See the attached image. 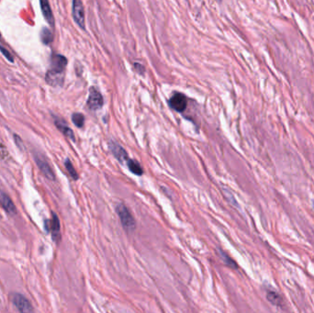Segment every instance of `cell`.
<instances>
[{"instance_id":"obj_1","label":"cell","mask_w":314,"mask_h":313,"mask_svg":"<svg viewBox=\"0 0 314 313\" xmlns=\"http://www.w3.org/2000/svg\"><path fill=\"white\" fill-rule=\"evenodd\" d=\"M116 211L120 217V222L127 232H132L135 229V220L128 208L123 204H119L116 208Z\"/></svg>"},{"instance_id":"obj_2","label":"cell","mask_w":314,"mask_h":313,"mask_svg":"<svg viewBox=\"0 0 314 313\" xmlns=\"http://www.w3.org/2000/svg\"><path fill=\"white\" fill-rule=\"evenodd\" d=\"M10 300L20 313H35L34 308L30 300L20 293H12Z\"/></svg>"},{"instance_id":"obj_3","label":"cell","mask_w":314,"mask_h":313,"mask_svg":"<svg viewBox=\"0 0 314 313\" xmlns=\"http://www.w3.org/2000/svg\"><path fill=\"white\" fill-rule=\"evenodd\" d=\"M65 70L51 67V69L48 70L45 75L46 83L52 86H62L65 81Z\"/></svg>"},{"instance_id":"obj_4","label":"cell","mask_w":314,"mask_h":313,"mask_svg":"<svg viewBox=\"0 0 314 313\" xmlns=\"http://www.w3.org/2000/svg\"><path fill=\"white\" fill-rule=\"evenodd\" d=\"M104 105V99L99 90H96L95 87H90L89 96L86 101V106L90 110L96 111L99 110Z\"/></svg>"},{"instance_id":"obj_5","label":"cell","mask_w":314,"mask_h":313,"mask_svg":"<svg viewBox=\"0 0 314 313\" xmlns=\"http://www.w3.org/2000/svg\"><path fill=\"white\" fill-rule=\"evenodd\" d=\"M72 14H73V18L75 20V23L79 26L81 29L85 30V10H84L83 3L79 0H75L73 2Z\"/></svg>"},{"instance_id":"obj_6","label":"cell","mask_w":314,"mask_h":313,"mask_svg":"<svg viewBox=\"0 0 314 313\" xmlns=\"http://www.w3.org/2000/svg\"><path fill=\"white\" fill-rule=\"evenodd\" d=\"M169 106L177 112H183L188 106L186 96L181 93H174L169 100Z\"/></svg>"},{"instance_id":"obj_7","label":"cell","mask_w":314,"mask_h":313,"mask_svg":"<svg viewBox=\"0 0 314 313\" xmlns=\"http://www.w3.org/2000/svg\"><path fill=\"white\" fill-rule=\"evenodd\" d=\"M45 228L52 234L54 240L55 241L59 240L60 238V220L58 219L56 214L53 213V218L45 221Z\"/></svg>"},{"instance_id":"obj_8","label":"cell","mask_w":314,"mask_h":313,"mask_svg":"<svg viewBox=\"0 0 314 313\" xmlns=\"http://www.w3.org/2000/svg\"><path fill=\"white\" fill-rule=\"evenodd\" d=\"M35 161H36L37 165L39 166L40 172L44 174L46 178H48L49 180H55V175L54 171L52 169L50 164H48V162L42 156H40L39 154H36L35 155Z\"/></svg>"},{"instance_id":"obj_9","label":"cell","mask_w":314,"mask_h":313,"mask_svg":"<svg viewBox=\"0 0 314 313\" xmlns=\"http://www.w3.org/2000/svg\"><path fill=\"white\" fill-rule=\"evenodd\" d=\"M109 146H110V151L114 155L116 159L120 161V163L128 162V160H129L128 154L122 146H120V144H117L115 142H110Z\"/></svg>"},{"instance_id":"obj_10","label":"cell","mask_w":314,"mask_h":313,"mask_svg":"<svg viewBox=\"0 0 314 313\" xmlns=\"http://www.w3.org/2000/svg\"><path fill=\"white\" fill-rule=\"evenodd\" d=\"M0 204L2 208L5 209L6 212H8L10 215H14L17 212L15 204L13 203V201L11 200L9 195L0 192Z\"/></svg>"},{"instance_id":"obj_11","label":"cell","mask_w":314,"mask_h":313,"mask_svg":"<svg viewBox=\"0 0 314 313\" xmlns=\"http://www.w3.org/2000/svg\"><path fill=\"white\" fill-rule=\"evenodd\" d=\"M55 123L57 127V129L60 130L61 132L63 135L66 136L67 138H69L72 141H75V135L73 132L72 129L70 128L68 125L66 124V122H65L63 119H59V118H55Z\"/></svg>"},{"instance_id":"obj_12","label":"cell","mask_w":314,"mask_h":313,"mask_svg":"<svg viewBox=\"0 0 314 313\" xmlns=\"http://www.w3.org/2000/svg\"><path fill=\"white\" fill-rule=\"evenodd\" d=\"M40 5L41 12H42L46 21L51 26L55 25V17H54V14H53V11H52V9H51L49 2L45 1V0H41L40 2Z\"/></svg>"},{"instance_id":"obj_13","label":"cell","mask_w":314,"mask_h":313,"mask_svg":"<svg viewBox=\"0 0 314 313\" xmlns=\"http://www.w3.org/2000/svg\"><path fill=\"white\" fill-rule=\"evenodd\" d=\"M127 165H128V167H129L130 172L136 174V175H142V174H144L143 167L141 166V164H140L137 161L129 159L128 160V162H127Z\"/></svg>"},{"instance_id":"obj_14","label":"cell","mask_w":314,"mask_h":313,"mask_svg":"<svg viewBox=\"0 0 314 313\" xmlns=\"http://www.w3.org/2000/svg\"><path fill=\"white\" fill-rule=\"evenodd\" d=\"M40 40L45 45H49L54 40V35L48 28H43L40 30Z\"/></svg>"},{"instance_id":"obj_15","label":"cell","mask_w":314,"mask_h":313,"mask_svg":"<svg viewBox=\"0 0 314 313\" xmlns=\"http://www.w3.org/2000/svg\"><path fill=\"white\" fill-rule=\"evenodd\" d=\"M266 298L268 299L271 303L274 304L276 306H281L283 304V299L281 298V296L279 293L270 290L266 294Z\"/></svg>"},{"instance_id":"obj_16","label":"cell","mask_w":314,"mask_h":313,"mask_svg":"<svg viewBox=\"0 0 314 313\" xmlns=\"http://www.w3.org/2000/svg\"><path fill=\"white\" fill-rule=\"evenodd\" d=\"M72 121L77 128H82L85 124V116L82 113H74L72 115Z\"/></svg>"},{"instance_id":"obj_17","label":"cell","mask_w":314,"mask_h":313,"mask_svg":"<svg viewBox=\"0 0 314 313\" xmlns=\"http://www.w3.org/2000/svg\"><path fill=\"white\" fill-rule=\"evenodd\" d=\"M65 165V167H66V169L68 171V173H69L70 175H71V177L74 179V180H77V179H78V174H77V172L75 171V167L73 166V164H72L69 159H66Z\"/></svg>"},{"instance_id":"obj_18","label":"cell","mask_w":314,"mask_h":313,"mask_svg":"<svg viewBox=\"0 0 314 313\" xmlns=\"http://www.w3.org/2000/svg\"><path fill=\"white\" fill-rule=\"evenodd\" d=\"M10 157V154L5 145L0 142V159L7 160Z\"/></svg>"},{"instance_id":"obj_19","label":"cell","mask_w":314,"mask_h":313,"mask_svg":"<svg viewBox=\"0 0 314 313\" xmlns=\"http://www.w3.org/2000/svg\"><path fill=\"white\" fill-rule=\"evenodd\" d=\"M221 256H222V258H223V261H225V263H227L229 266L233 267V269H236V267H237V264H236L235 261H234L233 259L230 258L229 256L225 254V253H221Z\"/></svg>"},{"instance_id":"obj_20","label":"cell","mask_w":314,"mask_h":313,"mask_svg":"<svg viewBox=\"0 0 314 313\" xmlns=\"http://www.w3.org/2000/svg\"><path fill=\"white\" fill-rule=\"evenodd\" d=\"M0 52L2 53V55L5 56L8 61H10L11 63H13V62H14V59H13V56H12V55L10 54L9 51L6 49L5 47H3V46L1 44H0Z\"/></svg>"},{"instance_id":"obj_21","label":"cell","mask_w":314,"mask_h":313,"mask_svg":"<svg viewBox=\"0 0 314 313\" xmlns=\"http://www.w3.org/2000/svg\"><path fill=\"white\" fill-rule=\"evenodd\" d=\"M14 138H15L16 144H17V146L20 148V149H23V147H24V145H23V143H22V141L20 139V137L18 136L17 135H14Z\"/></svg>"},{"instance_id":"obj_22","label":"cell","mask_w":314,"mask_h":313,"mask_svg":"<svg viewBox=\"0 0 314 313\" xmlns=\"http://www.w3.org/2000/svg\"><path fill=\"white\" fill-rule=\"evenodd\" d=\"M134 68L136 69V71L139 73L140 75H142V74L145 72V67H144V65H140L138 63L134 64Z\"/></svg>"},{"instance_id":"obj_23","label":"cell","mask_w":314,"mask_h":313,"mask_svg":"<svg viewBox=\"0 0 314 313\" xmlns=\"http://www.w3.org/2000/svg\"><path fill=\"white\" fill-rule=\"evenodd\" d=\"M0 38H1V33H0Z\"/></svg>"}]
</instances>
